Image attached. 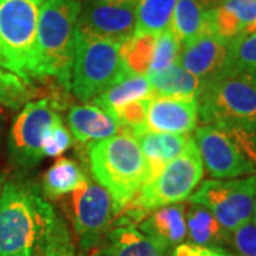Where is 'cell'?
Wrapping results in <instances>:
<instances>
[{
    "label": "cell",
    "mask_w": 256,
    "mask_h": 256,
    "mask_svg": "<svg viewBox=\"0 0 256 256\" xmlns=\"http://www.w3.org/2000/svg\"><path fill=\"white\" fill-rule=\"evenodd\" d=\"M87 162L96 181L111 195L116 216L137 196L150 178L146 156L130 132L90 144Z\"/></svg>",
    "instance_id": "3957f363"
},
{
    "label": "cell",
    "mask_w": 256,
    "mask_h": 256,
    "mask_svg": "<svg viewBox=\"0 0 256 256\" xmlns=\"http://www.w3.org/2000/svg\"><path fill=\"white\" fill-rule=\"evenodd\" d=\"M150 98L131 101V102L124 104V106H121L120 108L114 111V117L121 124V127L124 128L127 132L132 134L134 137L138 136V134H141V132H144L146 107H148Z\"/></svg>",
    "instance_id": "4dcf8cb0"
},
{
    "label": "cell",
    "mask_w": 256,
    "mask_h": 256,
    "mask_svg": "<svg viewBox=\"0 0 256 256\" xmlns=\"http://www.w3.org/2000/svg\"><path fill=\"white\" fill-rule=\"evenodd\" d=\"M226 56L228 44L210 30H205L190 43L184 44L176 63L204 82L224 70Z\"/></svg>",
    "instance_id": "5bb4252c"
},
{
    "label": "cell",
    "mask_w": 256,
    "mask_h": 256,
    "mask_svg": "<svg viewBox=\"0 0 256 256\" xmlns=\"http://www.w3.org/2000/svg\"><path fill=\"white\" fill-rule=\"evenodd\" d=\"M138 146L146 156L150 178H156L168 162L181 156L188 146L191 137L188 134H168V132H141L136 136Z\"/></svg>",
    "instance_id": "ac0fdd59"
},
{
    "label": "cell",
    "mask_w": 256,
    "mask_h": 256,
    "mask_svg": "<svg viewBox=\"0 0 256 256\" xmlns=\"http://www.w3.org/2000/svg\"><path fill=\"white\" fill-rule=\"evenodd\" d=\"M256 23V0H228L206 10V30L225 44L252 34Z\"/></svg>",
    "instance_id": "2e32d148"
},
{
    "label": "cell",
    "mask_w": 256,
    "mask_h": 256,
    "mask_svg": "<svg viewBox=\"0 0 256 256\" xmlns=\"http://www.w3.org/2000/svg\"><path fill=\"white\" fill-rule=\"evenodd\" d=\"M172 256H236L222 248L198 246L194 244H181L175 248Z\"/></svg>",
    "instance_id": "836d02e7"
},
{
    "label": "cell",
    "mask_w": 256,
    "mask_h": 256,
    "mask_svg": "<svg viewBox=\"0 0 256 256\" xmlns=\"http://www.w3.org/2000/svg\"><path fill=\"white\" fill-rule=\"evenodd\" d=\"M186 236L198 246L222 248L229 244L228 230L222 228L218 220L208 208L195 202L185 205Z\"/></svg>",
    "instance_id": "ffe728a7"
},
{
    "label": "cell",
    "mask_w": 256,
    "mask_h": 256,
    "mask_svg": "<svg viewBox=\"0 0 256 256\" xmlns=\"http://www.w3.org/2000/svg\"><path fill=\"white\" fill-rule=\"evenodd\" d=\"M198 114L204 124L256 134V82L222 70L202 82Z\"/></svg>",
    "instance_id": "5b68a950"
},
{
    "label": "cell",
    "mask_w": 256,
    "mask_h": 256,
    "mask_svg": "<svg viewBox=\"0 0 256 256\" xmlns=\"http://www.w3.org/2000/svg\"><path fill=\"white\" fill-rule=\"evenodd\" d=\"M67 124L74 138L82 146L127 132L114 116L92 102L73 106L67 112Z\"/></svg>",
    "instance_id": "e0dca14e"
},
{
    "label": "cell",
    "mask_w": 256,
    "mask_h": 256,
    "mask_svg": "<svg viewBox=\"0 0 256 256\" xmlns=\"http://www.w3.org/2000/svg\"><path fill=\"white\" fill-rule=\"evenodd\" d=\"M252 222L256 225V192H255V198H254V214H252Z\"/></svg>",
    "instance_id": "d590c367"
},
{
    "label": "cell",
    "mask_w": 256,
    "mask_h": 256,
    "mask_svg": "<svg viewBox=\"0 0 256 256\" xmlns=\"http://www.w3.org/2000/svg\"><path fill=\"white\" fill-rule=\"evenodd\" d=\"M158 34H134L120 44V56L128 72L141 76L150 73Z\"/></svg>",
    "instance_id": "484cf974"
},
{
    "label": "cell",
    "mask_w": 256,
    "mask_h": 256,
    "mask_svg": "<svg viewBox=\"0 0 256 256\" xmlns=\"http://www.w3.org/2000/svg\"><path fill=\"white\" fill-rule=\"evenodd\" d=\"M80 12L82 0H43L37 26L33 82L54 80L70 92Z\"/></svg>",
    "instance_id": "6da1fadb"
},
{
    "label": "cell",
    "mask_w": 256,
    "mask_h": 256,
    "mask_svg": "<svg viewBox=\"0 0 256 256\" xmlns=\"http://www.w3.org/2000/svg\"><path fill=\"white\" fill-rule=\"evenodd\" d=\"M33 84L0 67V106L18 110L36 96Z\"/></svg>",
    "instance_id": "f1b7e54d"
},
{
    "label": "cell",
    "mask_w": 256,
    "mask_h": 256,
    "mask_svg": "<svg viewBox=\"0 0 256 256\" xmlns=\"http://www.w3.org/2000/svg\"><path fill=\"white\" fill-rule=\"evenodd\" d=\"M178 0H138L136 33L160 34L170 28Z\"/></svg>",
    "instance_id": "d4e9b609"
},
{
    "label": "cell",
    "mask_w": 256,
    "mask_h": 256,
    "mask_svg": "<svg viewBox=\"0 0 256 256\" xmlns=\"http://www.w3.org/2000/svg\"><path fill=\"white\" fill-rule=\"evenodd\" d=\"M34 256H86L77 249L66 220L56 214L52 225L37 246Z\"/></svg>",
    "instance_id": "4316f807"
},
{
    "label": "cell",
    "mask_w": 256,
    "mask_h": 256,
    "mask_svg": "<svg viewBox=\"0 0 256 256\" xmlns=\"http://www.w3.org/2000/svg\"><path fill=\"white\" fill-rule=\"evenodd\" d=\"M198 98L152 96L148 101L144 132L190 134L196 127Z\"/></svg>",
    "instance_id": "4fadbf2b"
},
{
    "label": "cell",
    "mask_w": 256,
    "mask_h": 256,
    "mask_svg": "<svg viewBox=\"0 0 256 256\" xmlns=\"http://www.w3.org/2000/svg\"><path fill=\"white\" fill-rule=\"evenodd\" d=\"M146 78L156 96L198 98L202 82L194 74L188 73L178 63L170 66L160 73L146 74Z\"/></svg>",
    "instance_id": "7402d4cb"
},
{
    "label": "cell",
    "mask_w": 256,
    "mask_h": 256,
    "mask_svg": "<svg viewBox=\"0 0 256 256\" xmlns=\"http://www.w3.org/2000/svg\"><path fill=\"white\" fill-rule=\"evenodd\" d=\"M54 215L34 185L4 184L0 195V256H34Z\"/></svg>",
    "instance_id": "7a4b0ae2"
},
{
    "label": "cell",
    "mask_w": 256,
    "mask_h": 256,
    "mask_svg": "<svg viewBox=\"0 0 256 256\" xmlns=\"http://www.w3.org/2000/svg\"><path fill=\"white\" fill-rule=\"evenodd\" d=\"M144 234L154 236L170 248L181 245L186 238L185 205L171 204L151 210L137 226Z\"/></svg>",
    "instance_id": "d6986e66"
},
{
    "label": "cell",
    "mask_w": 256,
    "mask_h": 256,
    "mask_svg": "<svg viewBox=\"0 0 256 256\" xmlns=\"http://www.w3.org/2000/svg\"><path fill=\"white\" fill-rule=\"evenodd\" d=\"M171 248L134 225H111L92 256H168Z\"/></svg>",
    "instance_id": "9a60e30c"
},
{
    "label": "cell",
    "mask_w": 256,
    "mask_h": 256,
    "mask_svg": "<svg viewBox=\"0 0 256 256\" xmlns=\"http://www.w3.org/2000/svg\"><path fill=\"white\" fill-rule=\"evenodd\" d=\"M53 97L28 101L14 120L9 134L10 160L18 166H34L43 158V140L60 116Z\"/></svg>",
    "instance_id": "30bf717a"
},
{
    "label": "cell",
    "mask_w": 256,
    "mask_h": 256,
    "mask_svg": "<svg viewBox=\"0 0 256 256\" xmlns=\"http://www.w3.org/2000/svg\"><path fill=\"white\" fill-rule=\"evenodd\" d=\"M170 30L186 44L206 30V10L196 0H178Z\"/></svg>",
    "instance_id": "cb8c5ba5"
},
{
    "label": "cell",
    "mask_w": 256,
    "mask_h": 256,
    "mask_svg": "<svg viewBox=\"0 0 256 256\" xmlns=\"http://www.w3.org/2000/svg\"><path fill=\"white\" fill-rule=\"evenodd\" d=\"M154 96L152 87L148 82L146 76L128 72L120 82H117L111 88L100 94L92 101V104L114 116V111L121 106L131 101L150 98Z\"/></svg>",
    "instance_id": "44dd1931"
},
{
    "label": "cell",
    "mask_w": 256,
    "mask_h": 256,
    "mask_svg": "<svg viewBox=\"0 0 256 256\" xmlns=\"http://www.w3.org/2000/svg\"><path fill=\"white\" fill-rule=\"evenodd\" d=\"M202 176V158L195 140L191 137L182 154L165 165L156 178L142 185L137 196L116 216L112 225L138 226L151 210L190 200Z\"/></svg>",
    "instance_id": "277c9868"
},
{
    "label": "cell",
    "mask_w": 256,
    "mask_h": 256,
    "mask_svg": "<svg viewBox=\"0 0 256 256\" xmlns=\"http://www.w3.org/2000/svg\"><path fill=\"white\" fill-rule=\"evenodd\" d=\"M73 144L72 134L64 127L62 117L54 121L50 131L43 140V156L50 158H57L66 152Z\"/></svg>",
    "instance_id": "1f68e13d"
},
{
    "label": "cell",
    "mask_w": 256,
    "mask_h": 256,
    "mask_svg": "<svg viewBox=\"0 0 256 256\" xmlns=\"http://www.w3.org/2000/svg\"><path fill=\"white\" fill-rule=\"evenodd\" d=\"M120 44L77 30L70 90L78 100L92 101L128 73Z\"/></svg>",
    "instance_id": "52a82bcc"
},
{
    "label": "cell",
    "mask_w": 256,
    "mask_h": 256,
    "mask_svg": "<svg viewBox=\"0 0 256 256\" xmlns=\"http://www.w3.org/2000/svg\"><path fill=\"white\" fill-rule=\"evenodd\" d=\"M86 174L80 165L70 158L60 156L43 176V194L58 200L72 192L84 181Z\"/></svg>",
    "instance_id": "603a6c76"
},
{
    "label": "cell",
    "mask_w": 256,
    "mask_h": 256,
    "mask_svg": "<svg viewBox=\"0 0 256 256\" xmlns=\"http://www.w3.org/2000/svg\"><path fill=\"white\" fill-rule=\"evenodd\" d=\"M138 0H82L77 30L122 43L136 33Z\"/></svg>",
    "instance_id": "7c38bea8"
},
{
    "label": "cell",
    "mask_w": 256,
    "mask_h": 256,
    "mask_svg": "<svg viewBox=\"0 0 256 256\" xmlns=\"http://www.w3.org/2000/svg\"><path fill=\"white\" fill-rule=\"evenodd\" d=\"M196 2L205 10H210L214 9V8H216V6H220V4H222L224 2H228V0H196Z\"/></svg>",
    "instance_id": "e575fe53"
},
{
    "label": "cell",
    "mask_w": 256,
    "mask_h": 256,
    "mask_svg": "<svg viewBox=\"0 0 256 256\" xmlns=\"http://www.w3.org/2000/svg\"><path fill=\"white\" fill-rule=\"evenodd\" d=\"M236 256H256V225L249 220L229 234V244Z\"/></svg>",
    "instance_id": "d6a6232c"
},
{
    "label": "cell",
    "mask_w": 256,
    "mask_h": 256,
    "mask_svg": "<svg viewBox=\"0 0 256 256\" xmlns=\"http://www.w3.org/2000/svg\"><path fill=\"white\" fill-rule=\"evenodd\" d=\"M255 175H256V174H255Z\"/></svg>",
    "instance_id": "f35d334b"
},
{
    "label": "cell",
    "mask_w": 256,
    "mask_h": 256,
    "mask_svg": "<svg viewBox=\"0 0 256 256\" xmlns=\"http://www.w3.org/2000/svg\"><path fill=\"white\" fill-rule=\"evenodd\" d=\"M256 175L242 180H208L190 196V202L208 208L222 228L234 232L240 225L252 220Z\"/></svg>",
    "instance_id": "9c48e42d"
},
{
    "label": "cell",
    "mask_w": 256,
    "mask_h": 256,
    "mask_svg": "<svg viewBox=\"0 0 256 256\" xmlns=\"http://www.w3.org/2000/svg\"><path fill=\"white\" fill-rule=\"evenodd\" d=\"M43 0H0V67L33 84Z\"/></svg>",
    "instance_id": "8992f818"
},
{
    "label": "cell",
    "mask_w": 256,
    "mask_h": 256,
    "mask_svg": "<svg viewBox=\"0 0 256 256\" xmlns=\"http://www.w3.org/2000/svg\"><path fill=\"white\" fill-rule=\"evenodd\" d=\"M3 185H4V175L0 172V195H2V190H3Z\"/></svg>",
    "instance_id": "8d00e7d4"
},
{
    "label": "cell",
    "mask_w": 256,
    "mask_h": 256,
    "mask_svg": "<svg viewBox=\"0 0 256 256\" xmlns=\"http://www.w3.org/2000/svg\"><path fill=\"white\" fill-rule=\"evenodd\" d=\"M252 33H256V23H255V26H254V30H252Z\"/></svg>",
    "instance_id": "74e56055"
},
{
    "label": "cell",
    "mask_w": 256,
    "mask_h": 256,
    "mask_svg": "<svg viewBox=\"0 0 256 256\" xmlns=\"http://www.w3.org/2000/svg\"><path fill=\"white\" fill-rule=\"evenodd\" d=\"M82 254H92L116 220L111 195L87 175L72 194L63 196Z\"/></svg>",
    "instance_id": "ba28073f"
},
{
    "label": "cell",
    "mask_w": 256,
    "mask_h": 256,
    "mask_svg": "<svg viewBox=\"0 0 256 256\" xmlns=\"http://www.w3.org/2000/svg\"><path fill=\"white\" fill-rule=\"evenodd\" d=\"M224 70L256 82V33L240 37L229 44Z\"/></svg>",
    "instance_id": "83f0119b"
},
{
    "label": "cell",
    "mask_w": 256,
    "mask_h": 256,
    "mask_svg": "<svg viewBox=\"0 0 256 256\" xmlns=\"http://www.w3.org/2000/svg\"><path fill=\"white\" fill-rule=\"evenodd\" d=\"M204 168L216 180H234L245 175H255V165L245 154L235 136L224 128L205 124L195 130Z\"/></svg>",
    "instance_id": "8fae6325"
},
{
    "label": "cell",
    "mask_w": 256,
    "mask_h": 256,
    "mask_svg": "<svg viewBox=\"0 0 256 256\" xmlns=\"http://www.w3.org/2000/svg\"><path fill=\"white\" fill-rule=\"evenodd\" d=\"M181 48H182L181 42L176 38V36L170 28L160 33L156 36V53H154L150 73H160L165 68H168L170 66L176 63Z\"/></svg>",
    "instance_id": "f546056e"
}]
</instances>
